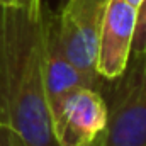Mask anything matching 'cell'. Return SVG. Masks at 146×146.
I'll return each instance as SVG.
<instances>
[{
  "mask_svg": "<svg viewBox=\"0 0 146 146\" xmlns=\"http://www.w3.org/2000/svg\"><path fill=\"white\" fill-rule=\"evenodd\" d=\"M42 39L44 9L33 14L0 7V127L15 146H54Z\"/></svg>",
  "mask_w": 146,
  "mask_h": 146,
  "instance_id": "cell-1",
  "label": "cell"
},
{
  "mask_svg": "<svg viewBox=\"0 0 146 146\" xmlns=\"http://www.w3.org/2000/svg\"><path fill=\"white\" fill-rule=\"evenodd\" d=\"M102 85L107 87L104 146H146V49L131 51L124 72Z\"/></svg>",
  "mask_w": 146,
  "mask_h": 146,
  "instance_id": "cell-2",
  "label": "cell"
},
{
  "mask_svg": "<svg viewBox=\"0 0 146 146\" xmlns=\"http://www.w3.org/2000/svg\"><path fill=\"white\" fill-rule=\"evenodd\" d=\"M54 146H90L107 126V104L100 90L78 87L49 106Z\"/></svg>",
  "mask_w": 146,
  "mask_h": 146,
  "instance_id": "cell-3",
  "label": "cell"
},
{
  "mask_svg": "<svg viewBox=\"0 0 146 146\" xmlns=\"http://www.w3.org/2000/svg\"><path fill=\"white\" fill-rule=\"evenodd\" d=\"M109 0H66L56 10L61 46L72 63L94 85H102L95 72L97 42Z\"/></svg>",
  "mask_w": 146,
  "mask_h": 146,
  "instance_id": "cell-4",
  "label": "cell"
},
{
  "mask_svg": "<svg viewBox=\"0 0 146 146\" xmlns=\"http://www.w3.org/2000/svg\"><path fill=\"white\" fill-rule=\"evenodd\" d=\"M138 9L126 0H109L97 42L95 72L102 82H110L124 72L136 29Z\"/></svg>",
  "mask_w": 146,
  "mask_h": 146,
  "instance_id": "cell-5",
  "label": "cell"
},
{
  "mask_svg": "<svg viewBox=\"0 0 146 146\" xmlns=\"http://www.w3.org/2000/svg\"><path fill=\"white\" fill-rule=\"evenodd\" d=\"M42 46H44V82H46L48 107L78 87H94L99 90V87L94 85L66 56L60 41L56 10H51L48 3L44 7Z\"/></svg>",
  "mask_w": 146,
  "mask_h": 146,
  "instance_id": "cell-6",
  "label": "cell"
},
{
  "mask_svg": "<svg viewBox=\"0 0 146 146\" xmlns=\"http://www.w3.org/2000/svg\"><path fill=\"white\" fill-rule=\"evenodd\" d=\"M145 49H146V0H143L141 5L138 7L133 51H145Z\"/></svg>",
  "mask_w": 146,
  "mask_h": 146,
  "instance_id": "cell-7",
  "label": "cell"
},
{
  "mask_svg": "<svg viewBox=\"0 0 146 146\" xmlns=\"http://www.w3.org/2000/svg\"><path fill=\"white\" fill-rule=\"evenodd\" d=\"M44 0H0L2 9H15V10H26L39 14L44 9Z\"/></svg>",
  "mask_w": 146,
  "mask_h": 146,
  "instance_id": "cell-8",
  "label": "cell"
},
{
  "mask_svg": "<svg viewBox=\"0 0 146 146\" xmlns=\"http://www.w3.org/2000/svg\"><path fill=\"white\" fill-rule=\"evenodd\" d=\"M0 146H15L12 138H10V134L3 127H0Z\"/></svg>",
  "mask_w": 146,
  "mask_h": 146,
  "instance_id": "cell-9",
  "label": "cell"
},
{
  "mask_svg": "<svg viewBox=\"0 0 146 146\" xmlns=\"http://www.w3.org/2000/svg\"><path fill=\"white\" fill-rule=\"evenodd\" d=\"M90 146H104V139H102V134H100V136H99V138H97V139H95V141H94V143H92Z\"/></svg>",
  "mask_w": 146,
  "mask_h": 146,
  "instance_id": "cell-10",
  "label": "cell"
},
{
  "mask_svg": "<svg viewBox=\"0 0 146 146\" xmlns=\"http://www.w3.org/2000/svg\"><path fill=\"white\" fill-rule=\"evenodd\" d=\"M126 2H127V3H131L133 7H136V9H138V7L141 5V2H143V0H126Z\"/></svg>",
  "mask_w": 146,
  "mask_h": 146,
  "instance_id": "cell-11",
  "label": "cell"
},
{
  "mask_svg": "<svg viewBox=\"0 0 146 146\" xmlns=\"http://www.w3.org/2000/svg\"><path fill=\"white\" fill-rule=\"evenodd\" d=\"M65 2H66V0H60V5H61V3H65Z\"/></svg>",
  "mask_w": 146,
  "mask_h": 146,
  "instance_id": "cell-12",
  "label": "cell"
}]
</instances>
